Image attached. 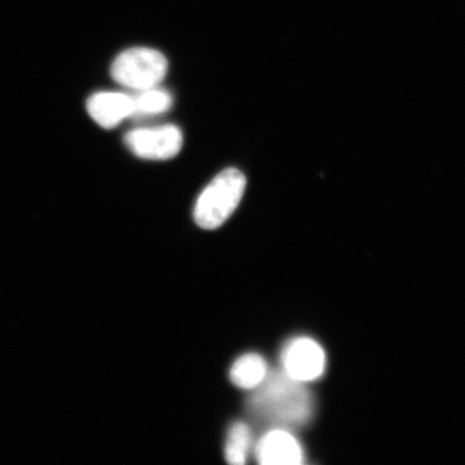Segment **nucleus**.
Wrapping results in <instances>:
<instances>
[{"instance_id": "1", "label": "nucleus", "mask_w": 465, "mask_h": 465, "mask_svg": "<svg viewBox=\"0 0 465 465\" xmlns=\"http://www.w3.org/2000/svg\"><path fill=\"white\" fill-rule=\"evenodd\" d=\"M247 410L263 426L291 431L312 421L315 401L306 383L293 380L279 369L271 371L264 382L252 391Z\"/></svg>"}, {"instance_id": "2", "label": "nucleus", "mask_w": 465, "mask_h": 465, "mask_svg": "<svg viewBox=\"0 0 465 465\" xmlns=\"http://www.w3.org/2000/svg\"><path fill=\"white\" fill-rule=\"evenodd\" d=\"M246 183V177L236 168L220 173L195 203L196 224L203 230H216L224 224L240 205Z\"/></svg>"}, {"instance_id": "3", "label": "nucleus", "mask_w": 465, "mask_h": 465, "mask_svg": "<svg viewBox=\"0 0 465 465\" xmlns=\"http://www.w3.org/2000/svg\"><path fill=\"white\" fill-rule=\"evenodd\" d=\"M168 69L166 57L149 48H133L115 58L112 75L115 83L134 91L158 86Z\"/></svg>"}, {"instance_id": "4", "label": "nucleus", "mask_w": 465, "mask_h": 465, "mask_svg": "<svg viewBox=\"0 0 465 465\" xmlns=\"http://www.w3.org/2000/svg\"><path fill=\"white\" fill-rule=\"evenodd\" d=\"M281 365L284 373L307 385L322 377L327 369V356L318 341L311 337L298 336L283 345Z\"/></svg>"}, {"instance_id": "5", "label": "nucleus", "mask_w": 465, "mask_h": 465, "mask_svg": "<svg viewBox=\"0 0 465 465\" xmlns=\"http://www.w3.org/2000/svg\"><path fill=\"white\" fill-rule=\"evenodd\" d=\"M125 143L139 158L153 161L173 159L183 148V133L168 124L144 127L126 134Z\"/></svg>"}, {"instance_id": "6", "label": "nucleus", "mask_w": 465, "mask_h": 465, "mask_svg": "<svg viewBox=\"0 0 465 465\" xmlns=\"http://www.w3.org/2000/svg\"><path fill=\"white\" fill-rule=\"evenodd\" d=\"M253 456L263 465H300L305 462L301 441L286 429H270L255 441Z\"/></svg>"}, {"instance_id": "7", "label": "nucleus", "mask_w": 465, "mask_h": 465, "mask_svg": "<svg viewBox=\"0 0 465 465\" xmlns=\"http://www.w3.org/2000/svg\"><path fill=\"white\" fill-rule=\"evenodd\" d=\"M87 112L104 129H114L135 112L134 97L121 92H101L87 101Z\"/></svg>"}, {"instance_id": "8", "label": "nucleus", "mask_w": 465, "mask_h": 465, "mask_svg": "<svg viewBox=\"0 0 465 465\" xmlns=\"http://www.w3.org/2000/svg\"><path fill=\"white\" fill-rule=\"evenodd\" d=\"M269 364L259 353L249 352L235 360L230 369V381L242 391H253L270 374Z\"/></svg>"}, {"instance_id": "9", "label": "nucleus", "mask_w": 465, "mask_h": 465, "mask_svg": "<svg viewBox=\"0 0 465 465\" xmlns=\"http://www.w3.org/2000/svg\"><path fill=\"white\" fill-rule=\"evenodd\" d=\"M253 433L249 424L236 421L231 424L224 445V457L228 463L243 465L254 450Z\"/></svg>"}, {"instance_id": "10", "label": "nucleus", "mask_w": 465, "mask_h": 465, "mask_svg": "<svg viewBox=\"0 0 465 465\" xmlns=\"http://www.w3.org/2000/svg\"><path fill=\"white\" fill-rule=\"evenodd\" d=\"M134 104L133 115H153L167 112L172 107L173 98L170 93L155 86L139 91V94L134 96Z\"/></svg>"}]
</instances>
